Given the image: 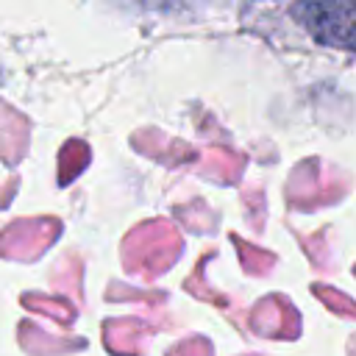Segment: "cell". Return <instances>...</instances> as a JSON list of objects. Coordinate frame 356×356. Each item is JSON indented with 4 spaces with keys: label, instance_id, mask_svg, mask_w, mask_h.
Returning <instances> with one entry per match:
<instances>
[{
    "label": "cell",
    "instance_id": "6da1fadb",
    "mask_svg": "<svg viewBox=\"0 0 356 356\" xmlns=\"http://www.w3.org/2000/svg\"><path fill=\"white\" fill-rule=\"evenodd\" d=\"M303 22L317 42L356 50V0H306Z\"/></svg>",
    "mask_w": 356,
    "mask_h": 356
}]
</instances>
